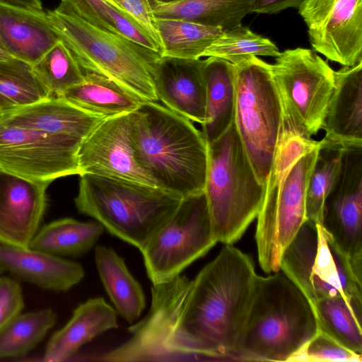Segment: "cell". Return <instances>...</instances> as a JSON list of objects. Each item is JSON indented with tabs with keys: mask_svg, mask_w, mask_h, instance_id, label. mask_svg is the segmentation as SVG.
Returning a JSON list of instances; mask_svg holds the SVG:
<instances>
[{
	"mask_svg": "<svg viewBox=\"0 0 362 362\" xmlns=\"http://www.w3.org/2000/svg\"><path fill=\"white\" fill-rule=\"evenodd\" d=\"M257 274L232 245L193 279L177 275L153 284L147 314L127 327L128 349L139 361L230 359Z\"/></svg>",
	"mask_w": 362,
	"mask_h": 362,
	"instance_id": "obj_1",
	"label": "cell"
},
{
	"mask_svg": "<svg viewBox=\"0 0 362 362\" xmlns=\"http://www.w3.org/2000/svg\"><path fill=\"white\" fill-rule=\"evenodd\" d=\"M322 141L299 134L283 121L256 218L258 261L267 274L280 272L284 251L307 220V187Z\"/></svg>",
	"mask_w": 362,
	"mask_h": 362,
	"instance_id": "obj_2",
	"label": "cell"
},
{
	"mask_svg": "<svg viewBox=\"0 0 362 362\" xmlns=\"http://www.w3.org/2000/svg\"><path fill=\"white\" fill-rule=\"evenodd\" d=\"M135 158L157 187L183 197L204 189L208 148L189 119L156 102L132 112Z\"/></svg>",
	"mask_w": 362,
	"mask_h": 362,
	"instance_id": "obj_3",
	"label": "cell"
},
{
	"mask_svg": "<svg viewBox=\"0 0 362 362\" xmlns=\"http://www.w3.org/2000/svg\"><path fill=\"white\" fill-rule=\"evenodd\" d=\"M318 332L311 303L284 273L257 275L230 358L290 361Z\"/></svg>",
	"mask_w": 362,
	"mask_h": 362,
	"instance_id": "obj_4",
	"label": "cell"
},
{
	"mask_svg": "<svg viewBox=\"0 0 362 362\" xmlns=\"http://www.w3.org/2000/svg\"><path fill=\"white\" fill-rule=\"evenodd\" d=\"M74 203L108 233L140 251L169 220L182 196L143 184L92 174L80 175Z\"/></svg>",
	"mask_w": 362,
	"mask_h": 362,
	"instance_id": "obj_5",
	"label": "cell"
},
{
	"mask_svg": "<svg viewBox=\"0 0 362 362\" xmlns=\"http://www.w3.org/2000/svg\"><path fill=\"white\" fill-rule=\"evenodd\" d=\"M46 12L84 72L105 76L146 101L158 100L153 73L160 53L99 28L60 6Z\"/></svg>",
	"mask_w": 362,
	"mask_h": 362,
	"instance_id": "obj_6",
	"label": "cell"
},
{
	"mask_svg": "<svg viewBox=\"0 0 362 362\" xmlns=\"http://www.w3.org/2000/svg\"><path fill=\"white\" fill-rule=\"evenodd\" d=\"M204 185L212 228L218 242L233 245L257 218L265 185L259 182L234 122L216 140L207 143Z\"/></svg>",
	"mask_w": 362,
	"mask_h": 362,
	"instance_id": "obj_7",
	"label": "cell"
},
{
	"mask_svg": "<svg viewBox=\"0 0 362 362\" xmlns=\"http://www.w3.org/2000/svg\"><path fill=\"white\" fill-rule=\"evenodd\" d=\"M280 271L311 303L344 296L362 304V262L345 255L320 224L303 223L282 254Z\"/></svg>",
	"mask_w": 362,
	"mask_h": 362,
	"instance_id": "obj_8",
	"label": "cell"
},
{
	"mask_svg": "<svg viewBox=\"0 0 362 362\" xmlns=\"http://www.w3.org/2000/svg\"><path fill=\"white\" fill-rule=\"evenodd\" d=\"M233 65L234 124L258 180L265 185L283 124L281 100L271 64L253 56Z\"/></svg>",
	"mask_w": 362,
	"mask_h": 362,
	"instance_id": "obj_9",
	"label": "cell"
},
{
	"mask_svg": "<svg viewBox=\"0 0 362 362\" xmlns=\"http://www.w3.org/2000/svg\"><path fill=\"white\" fill-rule=\"evenodd\" d=\"M271 67L284 122L312 138L322 128L335 86L334 71L314 51L301 47L281 52Z\"/></svg>",
	"mask_w": 362,
	"mask_h": 362,
	"instance_id": "obj_10",
	"label": "cell"
},
{
	"mask_svg": "<svg viewBox=\"0 0 362 362\" xmlns=\"http://www.w3.org/2000/svg\"><path fill=\"white\" fill-rule=\"evenodd\" d=\"M204 192L185 197L141 250L153 284L179 275L216 243Z\"/></svg>",
	"mask_w": 362,
	"mask_h": 362,
	"instance_id": "obj_11",
	"label": "cell"
},
{
	"mask_svg": "<svg viewBox=\"0 0 362 362\" xmlns=\"http://www.w3.org/2000/svg\"><path fill=\"white\" fill-rule=\"evenodd\" d=\"M81 144L0 120V169L41 182L79 175Z\"/></svg>",
	"mask_w": 362,
	"mask_h": 362,
	"instance_id": "obj_12",
	"label": "cell"
},
{
	"mask_svg": "<svg viewBox=\"0 0 362 362\" xmlns=\"http://www.w3.org/2000/svg\"><path fill=\"white\" fill-rule=\"evenodd\" d=\"M298 12L315 51L343 66L362 62V0H305Z\"/></svg>",
	"mask_w": 362,
	"mask_h": 362,
	"instance_id": "obj_13",
	"label": "cell"
},
{
	"mask_svg": "<svg viewBox=\"0 0 362 362\" xmlns=\"http://www.w3.org/2000/svg\"><path fill=\"white\" fill-rule=\"evenodd\" d=\"M80 175L157 187L137 162L132 141V112L104 119L88 135L78 153Z\"/></svg>",
	"mask_w": 362,
	"mask_h": 362,
	"instance_id": "obj_14",
	"label": "cell"
},
{
	"mask_svg": "<svg viewBox=\"0 0 362 362\" xmlns=\"http://www.w3.org/2000/svg\"><path fill=\"white\" fill-rule=\"evenodd\" d=\"M320 225L345 255L362 261V148L344 151Z\"/></svg>",
	"mask_w": 362,
	"mask_h": 362,
	"instance_id": "obj_15",
	"label": "cell"
},
{
	"mask_svg": "<svg viewBox=\"0 0 362 362\" xmlns=\"http://www.w3.org/2000/svg\"><path fill=\"white\" fill-rule=\"evenodd\" d=\"M49 185L0 169V243L29 247L47 209Z\"/></svg>",
	"mask_w": 362,
	"mask_h": 362,
	"instance_id": "obj_16",
	"label": "cell"
},
{
	"mask_svg": "<svg viewBox=\"0 0 362 362\" xmlns=\"http://www.w3.org/2000/svg\"><path fill=\"white\" fill-rule=\"evenodd\" d=\"M204 60L160 56L153 73L158 100L173 112L202 124L205 117Z\"/></svg>",
	"mask_w": 362,
	"mask_h": 362,
	"instance_id": "obj_17",
	"label": "cell"
},
{
	"mask_svg": "<svg viewBox=\"0 0 362 362\" xmlns=\"http://www.w3.org/2000/svg\"><path fill=\"white\" fill-rule=\"evenodd\" d=\"M335 86L322 128L325 145L362 148V62L334 71Z\"/></svg>",
	"mask_w": 362,
	"mask_h": 362,
	"instance_id": "obj_18",
	"label": "cell"
},
{
	"mask_svg": "<svg viewBox=\"0 0 362 362\" xmlns=\"http://www.w3.org/2000/svg\"><path fill=\"white\" fill-rule=\"evenodd\" d=\"M104 118L75 107L62 97L50 98L4 112L0 120L83 143Z\"/></svg>",
	"mask_w": 362,
	"mask_h": 362,
	"instance_id": "obj_19",
	"label": "cell"
},
{
	"mask_svg": "<svg viewBox=\"0 0 362 362\" xmlns=\"http://www.w3.org/2000/svg\"><path fill=\"white\" fill-rule=\"evenodd\" d=\"M0 40L12 57L33 65L60 38L44 10L0 2Z\"/></svg>",
	"mask_w": 362,
	"mask_h": 362,
	"instance_id": "obj_20",
	"label": "cell"
},
{
	"mask_svg": "<svg viewBox=\"0 0 362 362\" xmlns=\"http://www.w3.org/2000/svg\"><path fill=\"white\" fill-rule=\"evenodd\" d=\"M0 264L5 271L41 288L66 291L85 275L82 265L42 251L0 243Z\"/></svg>",
	"mask_w": 362,
	"mask_h": 362,
	"instance_id": "obj_21",
	"label": "cell"
},
{
	"mask_svg": "<svg viewBox=\"0 0 362 362\" xmlns=\"http://www.w3.org/2000/svg\"><path fill=\"white\" fill-rule=\"evenodd\" d=\"M118 327L117 311L102 297L79 304L71 319L49 339L43 361H64L95 337Z\"/></svg>",
	"mask_w": 362,
	"mask_h": 362,
	"instance_id": "obj_22",
	"label": "cell"
},
{
	"mask_svg": "<svg viewBox=\"0 0 362 362\" xmlns=\"http://www.w3.org/2000/svg\"><path fill=\"white\" fill-rule=\"evenodd\" d=\"M206 83L205 117L202 132L207 143L219 138L234 122L235 81L234 65L223 59L204 60Z\"/></svg>",
	"mask_w": 362,
	"mask_h": 362,
	"instance_id": "obj_23",
	"label": "cell"
},
{
	"mask_svg": "<svg viewBox=\"0 0 362 362\" xmlns=\"http://www.w3.org/2000/svg\"><path fill=\"white\" fill-rule=\"evenodd\" d=\"M94 116L109 118L133 112L145 101L118 83L100 74L84 72V80L61 96Z\"/></svg>",
	"mask_w": 362,
	"mask_h": 362,
	"instance_id": "obj_24",
	"label": "cell"
},
{
	"mask_svg": "<svg viewBox=\"0 0 362 362\" xmlns=\"http://www.w3.org/2000/svg\"><path fill=\"white\" fill-rule=\"evenodd\" d=\"M94 257L100 279L117 313L133 323L146 306L141 284L129 271L124 259L112 248L97 245Z\"/></svg>",
	"mask_w": 362,
	"mask_h": 362,
	"instance_id": "obj_25",
	"label": "cell"
},
{
	"mask_svg": "<svg viewBox=\"0 0 362 362\" xmlns=\"http://www.w3.org/2000/svg\"><path fill=\"white\" fill-rule=\"evenodd\" d=\"M149 3L155 18L175 19L219 28L223 31L242 24L252 12L251 0H180L160 4Z\"/></svg>",
	"mask_w": 362,
	"mask_h": 362,
	"instance_id": "obj_26",
	"label": "cell"
},
{
	"mask_svg": "<svg viewBox=\"0 0 362 362\" xmlns=\"http://www.w3.org/2000/svg\"><path fill=\"white\" fill-rule=\"evenodd\" d=\"M104 230L95 220L83 222L63 218L40 227L29 247L61 257H78L94 247Z\"/></svg>",
	"mask_w": 362,
	"mask_h": 362,
	"instance_id": "obj_27",
	"label": "cell"
},
{
	"mask_svg": "<svg viewBox=\"0 0 362 362\" xmlns=\"http://www.w3.org/2000/svg\"><path fill=\"white\" fill-rule=\"evenodd\" d=\"M311 304L319 331L362 355V304L351 302L344 296L324 298Z\"/></svg>",
	"mask_w": 362,
	"mask_h": 362,
	"instance_id": "obj_28",
	"label": "cell"
},
{
	"mask_svg": "<svg viewBox=\"0 0 362 362\" xmlns=\"http://www.w3.org/2000/svg\"><path fill=\"white\" fill-rule=\"evenodd\" d=\"M161 56L198 59L223 33L219 28L175 19L155 18Z\"/></svg>",
	"mask_w": 362,
	"mask_h": 362,
	"instance_id": "obj_29",
	"label": "cell"
},
{
	"mask_svg": "<svg viewBox=\"0 0 362 362\" xmlns=\"http://www.w3.org/2000/svg\"><path fill=\"white\" fill-rule=\"evenodd\" d=\"M52 95L35 74L33 65L15 58L0 62L1 114Z\"/></svg>",
	"mask_w": 362,
	"mask_h": 362,
	"instance_id": "obj_30",
	"label": "cell"
},
{
	"mask_svg": "<svg viewBox=\"0 0 362 362\" xmlns=\"http://www.w3.org/2000/svg\"><path fill=\"white\" fill-rule=\"evenodd\" d=\"M50 308L21 313L0 331V359L26 355L40 344L56 325Z\"/></svg>",
	"mask_w": 362,
	"mask_h": 362,
	"instance_id": "obj_31",
	"label": "cell"
},
{
	"mask_svg": "<svg viewBox=\"0 0 362 362\" xmlns=\"http://www.w3.org/2000/svg\"><path fill=\"white\" fill-rule=\"evenodd\" d=\"M33 68L44 85L56 96H61L84 80L83 70L61 40Z\"/></svg>",
	"mask_w": 362,
	"mask_h": 362,
	"instance_id": "obj_32",
	"label": "cell"
},
{
	"mask_svg": "<svg viewBox=\"0 0 362 362\" xmlns=\"http://www.w3.org/2000/svg\"><path fill=\"white\" fill-rule=\"evenodd\" d=\"M344 151L324 142L319 149L306 192L308 220L321 224L324 203L338 175Z\"/></svg>",
	"mask_w": 362,
	"mask_h": 362,
	"instance_id": "obj_33",
	"label": "cell"
},
{
	"mask_svg": "<svg viewBox=\"0 0 362 362\" xmlns=\"http://www.w3.org/2000/svg\"><path fill=\"white\" fill-rule=\"evenodd\" d=\"M281 52L269 39L253 33L242 24L223 31L204 52L202 57H215L236 64L253 56L276 57Z\"/></svg>",
	"mask_w": 362,
	"mask_h": 362,
	"instance_id": "obj_34",
	"label": "cell"
},
{
	"mask_svg": "<svg viewBox=\"0 0 362 362\" xmlns=\"http://www.w3.org/2000/svg\"><path fill=\"white\" fill-rule=\"evenodd\" d=\"M290 361L361 362L362 355L348 349L327 334L319 331Z\"/></svg>",
	"mask_w": 362,
	"mask_h": 362,
	"instance_id": "obj_35",
	"label": "cell"
},
{
	"mask_svg": "<svg viewBox=\"0 0 362 362\" xmlns=\"http://www.w3.org/2000/svg\"><path fill=\"white\" fill-rule=\"evenodd\" d=\"M110 5L114 6L111 0H61L59 6L99 28L116 33L109 13Z\"/></svg>",
	"mask_w": 362,
	"mask_h": 362,
	"instance_id": "obj_36",
	"label": "cell"
},
{
	"mask_svg": "<svg viewBox=\"0 0 362 362\" xmlns=\"http://www.w3.org/2000/svg\"><path fill=\"white\" fill-rule=\"evenodd\" d=\"M109 13L115 33L146 48L160 54V46L133 18L124 11L110 5Z\"/></svg>",
	"mask_w": 362,
	"mask_h": 362,
	"instance_id": "obj_37",
	"label": "cell"
},
{
	"mask_svg": "<svg viewBox=\"0 0 362 362\" xmlns=\"http://www.w3.org/2000/svg\"><path fill=\"white\" fill-rule=\"evenodd\" d=\"M24 305L21 284L11 278L0 276V331L21 313Z\"/></svg>",
	"mask_w": 362,
	"mask_h": 362,
	"instance_id": "obj_38",
	"label": "cell"
},
{
	"mask_svg": "<svg viewBox=\"0 0 362 362\" xmlns=\"http://www.w3.org/2000/svg\"><path fill=\"white\" fill-rule=\"evenodd\" d=\"M111 1L116 8L127 13L140 25H141L161 49L159 37L154 24V16L149 0Z\"/></svg>",
	"mask_w": 362,
	"mask_h": 362,
	"instance_id": "obj_39",
	"label": "cell"
},
{
	"mask_svg": "<svg viewBox=\"0 0 362 362\" xmlns=\"http://www.w3.org/2000/svg\"><path fill=\"white\" fill-rule=\"evenodd\" d=\"M305 0H251L252 12L273 14L288 8H298Z\"/></svg>",
	"mask_w": 362,
	"mask_h": 362,
	"instance_id": "obj_40",
	"label": "cell"
},
{
	"mask_svg": "<svg viewBox=\"0 0 362 362\" xmlns=\"http://www.w3.org/2000/svg\"><path fill=\"white\" fill-rule=\"evenodd\" d=\"M0 2L33 10H43L40 0H0Z\"/></svg>",
	"mask_w": 362,
	"mask_h": 362,
	"instance_id": "obj_41",
	"label": "cell"
},
{
	"mask_svg": "<svg viewBox=\"0 0 362 362\" xmlns=\"http://www.w3.org/2000/svg\"><path fill=\"white\" fill-rule=\"evenodd\" d=\"M12 58L13 57H12L6 51V49H5V47H4L3 44L0 40V62L7 61Z\"/></svg>",
	"mask_w": 362,
	"mask_h": 362,
	"instance_id": "obj_42",
	"label": "cell"
},
{
	"mask_svg": "<svg viewBox=\"0 0 362 362\" xmlns=\"http://www.w3.org/2000/svg\"><path fill=\"white\" fill-rule=\"evenodd\" d=\"M157 4H171V3H175V2H177V1H179L180 0H151Z\"/></svg>",
	"mask_w": 362,
	"mask_h": 362,
	"instance_id": "obj_43",
	"label": "cell"
},
{
	"mask_svg": "<svg viewBox=\"0 0 362 362\" xmlns=\"http://www.w3.org/2000/svg\"><path fill=\"white\" fill-rule=\"evenodd\" d=\"M5 271L4 268L0 264V275L3 274Z\"/></svg>",
	"mask_w": 362,
	"mask_h": 362,
	"instance_id": "obj_44",
	"label": "cell"
},
{
	"mask_svg": "<svg viewBox=\"0 0 362 362\" xmlns=\"http://www.w3.org/2000/svg\"><path fill=\"white\" fill-rule=\"evenodd\" d=\"M1 112H0V116H1Z\"/></svg>",
	"mask_w": 362,
	"mask_h": 362,
	"instance_id": "obj_45",
	"label": "cell"
}]
</instances>
